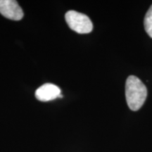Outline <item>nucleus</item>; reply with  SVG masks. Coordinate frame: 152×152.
I'll return each mask as SVG.
<instances>
[{"instance_id": "20e7f679", "label": "nucleus", "mask_w": 152, "mask_h": 152, "mask_svg": "<svg viewBox=\"0 0 152 152\" xmlns=\"http://www.w3.org/2000/svg\"><path fill=\"white\" fill-rule=\"evenodd\" d=\"M61 94V89L52 83L42 85L35 92V97L41 102H49L58 98Z\"/></svg>"}, {"instance_id": "f03ea898", "label": "nucleus", "mask_w": 152, "mask_h": 152, "mask_svg": "<svg viewBox=\"0 0 152 152\" xmlns=\"http://www.w3.org/2000/svg\"><path fill=\"white\" fill-rule=\"evenodd\" d=\"M66 21L71 30L80 34L90 33L93 24L88 16L75 11H68L65 15Z\"/></svg>"}, {"instance_id": "7ed1b4c3", "label": "nucleus", "mask_w": 152, "mask_h": 152, "mask_svg": "<svg viewBox=\"0 0 152 152\" xmlns=\"http://www.w3.org/2000/svg\"><path fill=\"white\" fill-rule=\"evenodd\" d=\"M0 14L13 20H20L23 17V11L14 0H0Z\"/></svg>"}, {"instance_id": "39448f33", "label": "nucleus", "mask_w": 152, "mask_h": 152, "mask_svg": "<svg viewBox=\"0 0 152 152\" xmlns=\"http://www.w3.org/2000/svg\"><path fill=\"white\" fill-rule=\"evenodd\" d=\"M144 23L146 32L152 38V5L145 15Z\"/></svg>"}, {"instance_id": "f257e3e1", "label": "nucleus", "mask_w": 152, "mask_h": 152, "mask_svg": "<svg viewBox=\"0 0 152 152\" xmlns=\"http://www.w3.org/2000/svg\"><path fill=\"white\" fill-rule=\"evenodd\" d=\"M147 96V87L134 75L129 76L125 83V97L128 107L137 111L142 107Z\"/></svg>"}]
</instances>
